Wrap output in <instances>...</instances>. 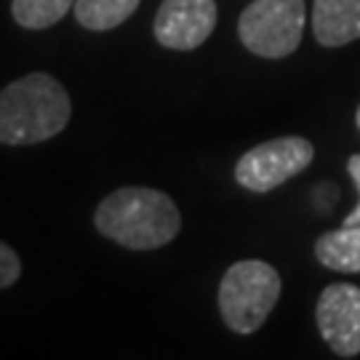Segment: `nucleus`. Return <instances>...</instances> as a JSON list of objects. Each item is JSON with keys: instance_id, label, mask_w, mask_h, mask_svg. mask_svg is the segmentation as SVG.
Segmentation results:
<instances>
[{"instance_id": "13", "label": "nucleus", "mask_w": 360, "mask_h": 360, "mask_svg": "<svg viewBox=\"0 0 360 360\" xmlns=\"http://www.w3.org/2000/svg\"><path fill=\"white\" fill-rule=\"evenodd\" d=\"M347 171H349V176H352V181L358 184V190H360V155H352V158H349ZM345 224H347V227H355V224H360V203L352 208V214L345 219Z\"/></svg>"}, {"instance_id": "4", "label": "nucleus", "mask_w": 360, "mask_h": 360, "mask_svg": "<svg viewBox=\"0 0 360 360\" xmlns=\"http://www.w3.org/2000/svg\"><path fill=\"white\" fill-rule=\"evenodd\" d=\"M304 22V0H254L238 19V35L245 49L262 59H285L299 49Z\"/></svg>"}, {"instance_id": "5", "label": "nucleus", "mask_w": 360, "mask_h": 360, "mask_svg": "<svg viewBox=\"0 0 360 360\" xmlns=\"http://www.w3.org/2000/svg\"><path fill=\"white\" fill-rule=\"evenodd\" d=\"M315 147L304 136H281L248 150L235 166V179L248 193H272L312 163Z\"/></svg>"}, {"instance_id": "11", "label": "nucleus", "mask_w": 360, "mask_h": 360, "mask_svg": "<svg viewBox=\"0 0 360 360\" xmlns=\"http://www.w3.org/2000/svg\"><path fill=\"white\" fill-rule=\"evenodd\" d=\"M75 0H11L13 22L25 30H46L62 22Z\"/></svg>"}, {"instance_id": "3", "label": "nucleus", "mask_w": 360, "mask_h": 360, "mask_svg": "<svg viewBox=\"0 0 360 360\" xmlns=\"http://www.w3.org/2000/svg\"><path fill=\"white\" fill-rule=\"evenodd\" d=\"M281 275L262 259L235 262L219 283V312L235 334H254L281 296Z\"/></svg>"}, {"instance_id": "12", "label": "nucleus", "mask_w": 360, "mask_h": 360, "mask_svg": "<svg viewBox=\"0 0 360 360\" xmlns=\"http://www.w3.org/2000/svg\"><path fill=\"white\" fill-rule=\"evenodd\" d=\"M22 275V262H19V254L13 251L8 243L0 245V285L8 288L19 281Z\"/></svg>"}, {"instance_id": "10", "label": "nucleus", "mask_w": 360, "mask_h": 360, "mask_svg": "<svg viewBox=\"0 0 360 360\" xmlns=\"http://www.w3.org/2000/svg\"><path fill=\"white\" fill-rule=\"evenodd\" d=\"M142 0H75V22L94 32L120 27Z\"/></svg>"}, {"instance_id": "8", "label": "nucleus", "mask_w": 360, "mask_h": 360, "mask_svg": "<svg viewBox=\"0 0 360 360\" xmlns=\"http://www.w3.org/2000/svg\"><path fill=\"white\" fill-rule=\"evenodd\" d=\"M312 32L326 49H339L360 38V0H315Z\"/></svg>"}, {"instance_id": "7", "label": "nucleus", "mask_w": 360, "mask_h": 360, "mask_svg": "<svg viewBox=\"0 0 360 360\" xmlns=\"http://www.w3.org/2000/svg\"><path fill=\"white\" fill-rule=\"evenodd\" d=\"M323 342L342 358L360 355V288L352 283H331L323 288L315 307Z\"/></svg>"}, {"instance_id": "1", "label": "nucleus", "mask_w": 360, "mask_h": 360, "mask_svg": "<svg viewBox=\"0 0 360 360\" xmlns=\"http://www.w3.org/2000/svg\"><path fill=\"white\" fill-rule=\"evenodd\" d=\"M94 224L104 238L134 251H153L168 245L181 230L176 203L160 190L123 187L104 198Z\"/></svg>"}, {"instance_id": "2", "label": "nucleus", "mask_w": 360, "mask_h": 360, "mask_svg": "<svg viewBox=\"0 0 360 360\" xmlns=\"http://www.w3.org/2000/svg\"><path fill=\"white\" fill-rule=\"evenodd\" d=\"M72 102L49 72H30L0 94V142L6 147L40 144L67 129Z\"/></svg>"}, {"instance_id": "14", "label": "nucleus", "mask_w": 360, "mask_h": 360, "mask_svg": "<svg viewBox=\"0 0 360 360\" xmlns=\"http://www.w3.org/2000/svg\"><path fill=\"white\" fill-rule=\"evenodd\" d=\"M355 123H358V129H360V107H358V112H355Z\"/></svg>"}, {"instance_id": "6", "label": "nucleus", "mask_w": 360, "mask_h": 360, "mask_svg": "<svg viewBox=\"0 0 360 360\" xmlns=\"http://www.w3.org/2000/svg\"><path fill=\"white\" fill-rule=\"evenodd\" d=\"M217 27V0H163L155 16V40L171 51L203 46Z\"/></svg>"}, {"instance_id": "9", "label": "nucleus", "mask_w": 360, "mask_h": 360, "mask_svg": "<svg viewBox=\"0 0 360 360\" xmlns=\"http://www.w3.org/2000/svg\"><path fill=\"white\" fill-rule=\"evenodd\" d=\"M315 257L323 267L334 272H360V224L331 230L318 238Z\"/></svg>"}]
</instances>
